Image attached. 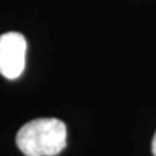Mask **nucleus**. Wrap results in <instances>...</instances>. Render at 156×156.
Here are the masks:
<instances>
[{"label":"nucleus","mask_w":156,"mask_h":156,"mask_svg":"<svg viewBox=\"0 0 156 156\" xmlns=\"http://www.w3.org/2000/svg\"><path fill=\"white\" fill-rule=\"evenodd\" d=\"M66 125L57 118H39L24 124L16 145L26 156H55L66 147Z\"/></svg>","instance_id":"f257e3e1"},{"label":"nucleus","mask_w":156,"mask_h":156,"mask_svg":"<svg viewBox=\"0 0 156 156\" xmlns=\"http://www.w3.org/2000/svg\"><path fill=\"white\" fill-rule=\"evenodd\" d=\"M27 42L24 36L16 31L0 36V74L14 80L22 74L26 65Z\"/></svg>","instance_id":"f03ea898"},{"label":"nucleus","mask_w":156,"mask_h":156,"mask_svg":"<svg viewBox=\"0 0 156 156\" xmlns=\"http://www.w3.org/2000/svg\"><path fill=\"white\" fill-rule=\"evenodd\" d=\"M151 151H153V155L156 156V133L153 138V142H151Z\"/></svg>","instance_id":"7ed1b4c3"}]
</instances>
